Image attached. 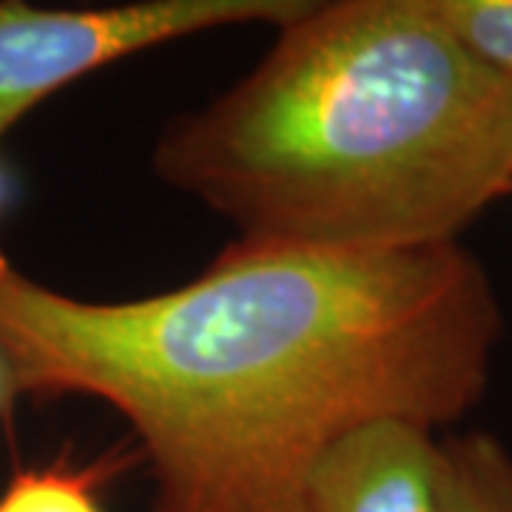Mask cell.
Instances as JSON below:
<instances>
[{
    "label": "cell",
    "instance_id": "1",
    "mask_svg": "<svg viewBox=\"0 0 512 512\" xmlns=\"http://www.w3.org/2000/svg\"><path fill=\"white\" fill-rule=\"evenodd\" d=\"M0 333L35 396L131 424L146 512H302L313 464L376 419L436 430L487 390L493 282L461 242L350 254L231 242L197 279L86 302L0 251Z\"/></svg>",
    "mask_w": 512,
    "mask_h": 512
},
{
    "label": "cell",
    "instance_id": "2",
    "mask_svg": "<svg viewBox=\"0 0 512 512\" xmlns=\"http://www.w3.org/2000/svg\"><path fill=\"white\" fill-rule=\"evenodd\" d=\"M276 29L254 69L168 123L151 157L239 242L430 248L510 194L512 80L427 0H308Z\"/></svg>",
    "mask_w": 512,
    "mask_h": 512
},
{
    "label": "cell",
    "instance_id": "3",
    "mask_svg": "<svg viewBox=\"0 0 512 512\" xmlns=\"http://www.w3.org/2000/svg\"><path fill=\"white\" fill-rule=\"evenodd\" d=\"M308 0H140L100 9L0 3V140L74 80L168 40L239 23L282 26Z\"/></svg>",
    "mask_w": 512,
    "mask_h": 512
},
{
    "label": "cell",
    "instance_id": "4",
    "mask_svg": "<svg viewBox=\"0 0 512 512\" xmlns=\"http://www.w3.org/2000/svg\"><path fill=\"white\" fill-rule=\"evenodd\" d=\"M441 441L404 419H376L313 464L302 512H439Z\"/></svg>",
    "mask_w": 512,
    "mask_h": 512
},
{
    "label": "cell",
    "instance_id": "5",
    "mask_svg": "<svg viewBox=\"0 0 512 512\" xmlns=\"http://www.w3.org/2000/svg\"><path fill=\"white\" fill-rule=\"evenodd\" d=\"M439 512H512V453L487 433L441 441Z\"/></svg>",
    "mask_w": 512,
    "mask_h": 512
},
{
    "label": "cell",
    "instance_id": "6",
    "mask_svg": "<svg viewBox=\"0 0 512 512\" xmlns=\"http://www.w3.org/2000/svg\"><path fill=\"white\" fill-rule=\"evenodd\" d=\"M140 453H109L92 464H66L63 458L46 467L15 470L0 493V512H106L97 490Z\"/></svg>",
    "mask_w": 512,
    "mask_h": 512
},
{
    "label": "cell",
    "instance_id": "7",
    "mask_svg": "<svg viewBox=\"0 0 512 512\" xmlns=\"http://www.w3.org/2000/svg\"><path fill=\"white\" fill-rule=\"evenodd\" d=\"M441 26L495 74L512 80V0H427Z\"/></svg>",
    "mask_w": 512,
    "mask_h": 512
},
{
    "label": "cell",
    "instance_id": "8",
    "mask_svg": "<svg viewBox=\"0 0 512 512\" xmlns=\"http://www.w3.org/2000/svg\"><path fill=\"white\" fill-rule=\"evenodd\" d=\"M23 396H35V387L15 348L0 333V419H9Z\"/></svg>",
    "mask_w": 512,
    "mask_h": 512
}]
</instances>
